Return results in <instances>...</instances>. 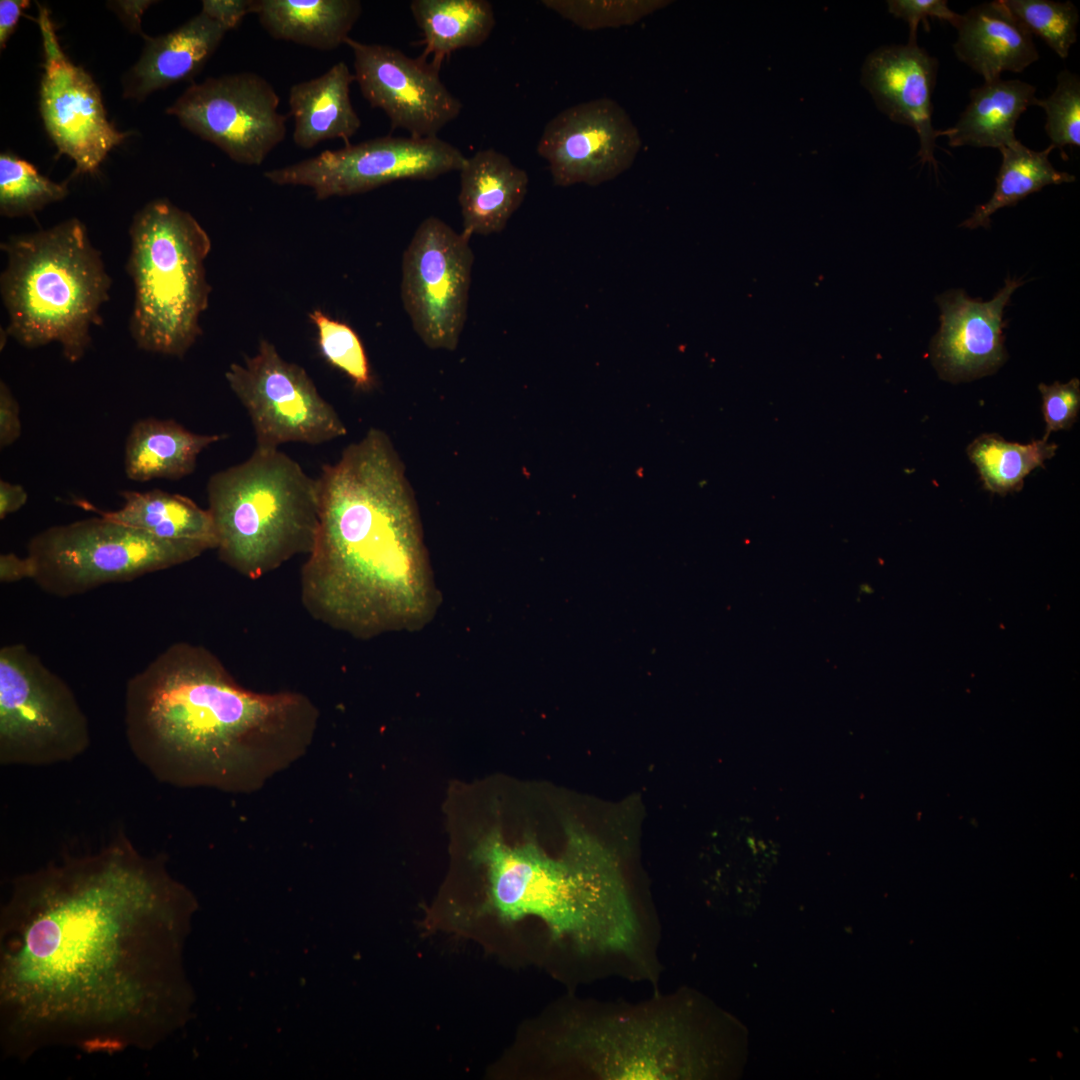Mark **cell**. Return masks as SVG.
<instances>
[{"label":"cell","mask_w":1080,"mask_h":1080,"mask_svg":"<svg viewBox=\"0 0 1080 1080\" xmlns=\"http://www.w3.org/2000/svg\"><path fill=\"white\" fill-rule=\"evenodd\" d=\"M37 23L44 58L39 93L44 127L59 153L74 161L75 174H93L130 133L108 120L97 84L66 56L49 10L40 4Z\"/></svg>","instance_id":"cell-14"},{"label":"cell","mask_w":1080,"mask_h":1080,"mask_svg":"<svg viewBox=\"0 0 1080 1080\" xmlns=\"http://www.w3.org/2000/svg\"><path fill=\"white\" fill-rule=\"evenodd\" d=\"M20 406L9 386L0 382V447L14 444L21 436Z\"/></svg>","instance_id":"cell-38"},{"label":"cell","mask_w":1080,"mask_h":1080,"mask_svg":"<svg viewBox=\"0 0 1080 1080\" xmlns=\"http://www.w3.org/2000/svg\"><path fill=\"white\" fill-rule=\"evenodd\" d=\"M225 378L250 417L257 447L318 445L347 433L305 369L283 359L267 340H261L256 354L243 363H232Z\"/></svg>","instance_id":"cell-10"},{"label":"cell","mask_w":1080,"mask_h":1080,"mask_svg":"<svg viewBox=\"0 0 1080 1080\" xmlns=\"http://www.w3.org/2000/svg\"><path fill=\"white\" fill-rule=\"evenodd\" d=\"M1023 282L1007 278L990 301L951 290L937 298L940 328L931 343V359L939 376L958 383L994 373L1006 360L1003 312Z\"/></svg>","instance_id":"cell-18"},{"label":"cell","mask_w":1080,"mask_h":1080,"mask_svg":"<svg viewBox=\"0 0 1080 1080\" xmlns=\"http://www.w3.org/2000/svg\"><path fill=\"white\" fill-rule=\"evenodd\" d=\"M953 27L956 57L984 82L1001 78L1006 71L1020 73L1039 59L1033 36L1001 0L973 6Z\"/></svg>","instance_id":"cell-21"},{"label":"cell","mask_w":1080,"mask_h":1080,"mask_svg":"<svg viewBox=\"0 0 1080 1080\" xmlns=\"http://www.w3.org/2000/svg\"><path fill=\"white\" fill-rule=\"evenodd\" d=\"M280 97L262 76L241 72L190 85L166 113L234 162L259 166L285 138Z\"/></svg>","instance_id":"cell-13"},{"label":"cell","mask_w":1080,"mask_h":1080,"mask_svg":"<svg viewBox=\"0 0 1080 1080\" xmlns=\"http://www.w3.org/2000/svg\"><path fill=\"white\" fill-rule=\"evenodd\" d=\"M354 56V77L372 108L382 110L392 129L414 138L437 137L456 119L462 103L444 85L439 67L412 58L385 44L363 43L348 37Z\"/></svg>","instance_id":"cell-17"},{"label":"cell","mask_w":1080,"mask_h":1080,"mask_svg":"<svg viewBox=\"0 0 1080 1080\" xmlns=\"http://www.w3.org/2000/svg\"><path fill=\"white\" fill-rule=\"evenodd\" d=\"M543 5L585 30L632 25L666 7L665 0H544Z\"/></svg>","instance_id":"cell-33"},{"label":"cell","mask_w":1080,"mask_h":1080,"mask_svg":"<svg viewBox=\"0 0 1080 1080\" xmlns=\"http://www.w3.org/2000/svg\"><path fill=\"white\" fill-rule=\"evenodd\" d=\"M187 898L164 857L124 834L15 877L0 920L3 1052L156 1047L171 1026V944Z\"/></svg>","instance_id":"cell-1"},{"label":"cell","mask_w":1080,"mask_h":1080,"mask_svg":"<svg viewBox=\"0 0 1080 1080\" xmlns=\"http://www.w3.org/2000/svg\"><path fill=\"white\" fill-rule=\"evenodd\" d=\"M129 235L131 337L143 351L183 358L202 333L199 320L211 292L209 235L189 212L163 198L134 215Z\"/></svg>","instance_id":"cell-7"},{"label":"cell","mask_w":1080,"mask_h":1080,"mask_svg":"<svg viewBox=\"0 0 1080 1080\" xmlns=\"http://www.w3.org/2000/svg\"><path fill=\"white\" fill-rule=\"evenodd\" d=\"M1036 88L1018 79L984 82L970 91V101L956 123L937 130L951 147L997 148L1015 143V127L1028 107L1037 105Z\"/></svg>","instance_id":"cell-25"},{"label":"cell","mask_w":1080,"mask_h":1080,"mask_svg":"<svg viewBox=\"0 0 1080 1080\" xmlns=\"http://www.w3.org/2000/svg\"><path fill=\"white\" fill-rule=\"evenodd\" d=\"M318 721L308 696L249 690L213 652L184 641L125 689L131 752L156 780L180 788L254 792L307 752Z\"/></svg>","instance_id":"cell-2"},{"label":"cell","mask_w":1080,"mask_h":1080,"mask_svg":"<svg viewBox=\"0 0 1080 1080\" xmlns=\"http://www.w3.org/2000/svg\"><path fill=\"white\" fill-rule=\"evenodd\" d=\"M32 575L33 567L27 555L19 557L13 552L0 555V581L2 583L32 579Z\"/></svg>","instance_id":"cell-40"},{"label":"cell","mask_w":1080,"mask_h":1080,"mask_svg":"<svg viewBox=\"0 0 1080 1080\" xmlns=\"http://www.w3.org/2000/svg\"><path fill=\"white\" fill-rule=\"evenodd\" d=\"M470 238L443 220L424 219L402 259L401 299L430 349L457 348L468 311L474 255Z\"/></svg>","instance_id":"cell-12"},{"label":"cell","mask_w":1080,"mask_h":1080,"mask_svg":"<svg viewBox=\"0 0 1080 1080\" xmlns=\"http://www.w3.org/2000/svg\"><path fill=\"white\" fill-rule=\"evenodd\" d=\"M111 6L122 21L133 31L141 32V17L151 1H116Z\"/></svg>","instance_id":"cell-43"},{"label":"cell","mask_w":1080,"mask_h":1080,"mask_svg":"<svg viewBox=\"0 0 1080 1080\" xmlns=\"http://www.w3.org/2000/svg\"><path fill=\"white\" fill-rule=\"evenodd\" d=\"M27 500L28 494L23 486L0 480V519L20 510Z\"/></svg>","instance_id":"cell-42"},{"label":"cell","mask_w":1080,"mask_h":1080,"mask_svg":"<svg viewBox=\"0 0 1080 1080\" xmlns=\"http://www.w3.org/2000/svg\"><path fill=\"white\" fill-rule=\"evenodd\" d=\"M887 5L890 14L908 24L909 44H917L920 22L929 30L928 18L947 21L954 26L960 16L948 7L946 0H890Z\"/></svg>","instance_id":"cell-37"},{"label":"cell","mask_w":1080,"mask_h":1080,"mask_svg":"<svg viewBox=\"0 0 1080 1080\" xmlns=\"http://www.w3.org/2000/svg\"><path fill=\"white\" fill-rule=\"evenodd\" d=\"M218 558L255 580L309 554L319 521L318 479L278 448L257 447L207 483Z\"/></svg>","instance_id":"cell-6"},{"label":"cell","mask_w":1080,"mask_h":1080,"mask_svg":"<svg viewBox=\"0 0 1080 1080\" xmlns=\"http://www.w3.org/2000/svg\"><path fill=\"white\" fill-rule=\"evenodd\" d=\"M938 60L918 44L881 46L870 53L861 70V84L878 109L898 124L915 130L922 165L937 171L934 157L937 130L932 124V96Z\"/></svg>","instance_id":"cell-19"},{"label":"cell","mask_w":1080,"mask_h":1080,"mask_svg":"<svg viewBox=\"0 0 1080 1080\" xmlns=\"http://www.w3.org/2000/svg\"><path fill=\"white\" fill-rule=\"evenodd\" d=\"M7 264L0 292L8 313L6 336L26 348L61 346L70 363L89 349L91 327L102 324L111 278L77 218L1 244Z\"/></svg>","instance_id":"cell-5"},{"label":"cell","mask_w":1080,"mask_h":1080,"mask_svg":"<svg viewBox=\"0 0 1080 1080\" xmlns=\"http://www.w3.org/2000/svg\"><path fill=\"white\" fill-rule=\"evenodd\" d=\"M641 144L625 109L599 98L554 116L543 129L537 153L547 161L554 184L597 185L630 168Z\"/></svg>","instance_id":"cell-16"},{"label":"cell","mask_w":1080,"mask_h":1080,"mask_svg":"<svg viewBox=\"0 0 1080 1080\" xmlns=\"http://www.w3.org/2000/svg\"><path fill=\"white\" fill-rule=\"evenodd\" d=\"M120 495L123 505L115 511L100 510L85 500H75V504L159 539L199 542L216 549L212 517L192 499L160 489L125 490Z\"/></svg>","instance_id":"cell-27"},{"label":"cell","mask_w":1080,"mask_h":1080,"mask_svg":"<svg viewBox=\"0 0 1080 1080\" xmlns=\"http://www.w3.org/2000/svg\"><path fill=\"white\" fill-rule=\"evenodd\" d=\"M309 319L317 329L318 344L324 358L345 373L355 387L368 389L373 382L372 375L365 349L356 332L320 310H313Z\"/></svg>","instance_id":"cell-34"},{"label":"cell","mask_w":1080,"mask_h":1080,"mask_svg":"<svg viewBox=\"0 0 1080 1080\" xmlns=\"http://www.w3.org/2000/svg\"><path fill=\"white\" fill-rule=\"evenodd\" d=\"M1039 391L1046 423L1043 439L1048 440L1051 432L1067 430L1075 423L1080 409V382L1073 378L1066 383H1041Z\"/></svg>","instance_id":"cell-36"},{"label":"cell","mask_w":1080,"mask_h":1080,"mask_svg":"<svg viewBox=\"0 0 1080 1080\" xmlns=\"http://www.w3.org/2000/svg\"><path fill=\"white\" fill-rule=\"evenodd\" d=\"M252 13L275 39L330 51L345 44L362 4L358 0H254Z\"/></svg>","instance_id":"cell-26"},{"label":"cell","mask_w":1080,"mask_h":1080,"mask_svg":"<svg viewBox=\"0 0 1080 1080\" xmlns=\"http://www.w3.org/2000/svg\"><path fill=\"white\" fill-rule=\"evenodd\" d=\"M1037 106L1046 114L1045 132L1053 148L1080 146V78L1062 70L1057 75L1055 90L1045 99H1038Z\"/></svg>","instance_id":"cell-35"},{"label":"cell","mask_w":1080,"mask_h":1080,"mask_svg":"<svg viewBox=\"0 0 1080 1080\" xmlns=\"http://www.w3.org/2000/svg\"><path fill=\"white\" fill-rule=\"evenodd\" d=\"M207 550L203 543L159 539L98 515L42 530L28 542L27 556L41 590L70 597L189 562Z\"/></svg>","instance_id":"cell-8"},{"label":"cell","mask_w":1080,"mask_h":1080,"mask_svg":"<svg viewBox=\"0 0 1080 1080\" xmlns=\"http://www.w3.org/2000/svg\"><path fill=\"white\" fill-rule=\"evenodd\" d=\"M681 1027L666 1009L583 1018L569 1046L604 1079H674L689 1074Z\"/></svg>","instance_id":"cell-15"},{"label":"cell","mask_w":1080,"mask_h":1080,"mask_svg":"<svg viewBox=\"0 0 1080 1080\" xmlns=\"http://www.w3.org/2000/svg\"><path fill=\"white\" fill-rule=\"evenodd\" d=\"M466 156L437 137L384 136L326 150L264 172L277 185L310 188L317 199L365 193L399 180H432L460 171Z\"/></svg>","instance_id":"cell-11"},{"label":"cell","mask_w":1080,"mask_h":1080,"mask_svg":"<svg viewBox=\"0 0 1080 1080\" xmlns=\"http://www.w3.org/2000/svg\"><path fill=\"white\" fill-rule=\"evenodd\" d=\"M459 173L462 233L471 238L501 232L526 196V171L488 148L467 157Z\"/></svg>","instance_id":"cell-22"},{"label":"cell","mask_w":1080,"mask_h":1080,"mask_svg":"<svg viewBox=\"0 0 1080 1080\" xmlns=\"http://www.w3.org/2000/svg\"><path fill=\"white\" fill-rule=\"evenodd\" d=\"M1053 149L1049 145L1044 150L1036 151L1020 141L1000 148L1002 162L991 198L978 205L960 227L988 228L991 215L999 209L1014 206L1045 186L1074 182V175L1055 169L1050 162L1049 155Z\"/></svg>","instance_id":"cell-29"},{"label":"cell","mask_w":1080,"mask_h":1080,"mask_svg":"<svg viewBox=\"0 0 1080 1080\" xmlns=\"http://www.w3.org/2000/svg\"><path fill=\"white\" fill-rule=\"evenodd\" d=\"M30 5L27 0L0 1V46L5 48L7 40L14 32L23 10Z\"/></svg>","instance_id":"cell-41"},{"label":"cell","mask_w":1080,"mask_h":1080,"mask_svg":"<svg viewBox=\"0 0 1080 1080\" xmlns=\"http://www.w3.org/2000/svg\"><path fill=\"white\" fill-rule=\"evenodd\" d=\"M254 0H205L202 12L222 25L227 31L235 29L244 17L252 13Z\"/></svg>","instance_id":"cell-39"},{"label":"cell","mask_w":1080,"mask_h":1080,"mask_svg":"<svg viewBox=\"0 0 1080 1080\" xmlns=\"http://www.w3.org/2000/svg\"><path fill=\"white\" fill-rule=\"evenodd\" d=\"M1005 8L1033 36L1040 37L1060 58L1077 41L1079 13L1071 1L1001 0Z\"/></svg>","instance_id":"cell-32"},{"label":"cell","mask_w":1080,"mask_h":1080,"mask_svg":"<svg viewBox=\"0 0 1080 1080\" xmlns=\"http://www.w3.org/2000/svg\"><path fill=\"white\" fill-rule=\"evenodd\" d=\"M226 32L201 11L167 34L146 37L139 60L123 78V97L141 101L156 90L190 79L214 54Z\"/></svg>","instance_id":"cell-20"},{"label":"cell","mask_w":1080,"mask_h":1080,"mask_svg":"<svg viewBox=\"0 0 1080 1080\" xmlns=\"http://www.w3.org/2000/svg\"><path fill=\"white\" fill-rule=\"evenodd\" d=\"M354 81L347 64L339 61L324 74L291 86L288 103L294 119L293 141L299 148L311 149L332 139L349 144L361 127L350 98Z\"/></svg>","instance_id":"cell-23"},{"label":"cell","mask_w":1080,"mask_h":1080,"mask_svg":"<svg viewBox=\"0 0 1080 1080\" xmlns=\"http://www.w3.org/2000/svg\"><path fill=\"white\" fill-rule=\"evenodd\" d=\"M317 479L318 527L300 573L307 612L361 639L425 625L439 594L415 497L389 436L370 428Z\"/></svg>","instance_id":"cell-3"},{"label":"cell","mask_w":1080,"mask_h":1080,"mask_svg":"<svg viewBox=\"0 0 1080 1080\" xmlns=\"http://www.w3.org/2000/svg\"><path fill=\"white\" fill-rule=\"evenodd\" d=\"M1056 450L1057 445L1045 439L1019 444L993 433L972 441L967 455L977 467L984 488L1003 496L1020 491L1025 477L1037 467L1044 468L1045 460L1052 458Z\"/></svg>","instance_id":"cell-30"},{"label":"cell","mask_w":1080,"mask_h":1080,"mask_svg":"<svg viewBox=\"0 0 1080 1080\" xmlns=\"http://www.w3.org/2000/svg\"><path fill=\"white\" fill-rule=\"evenodd\" d=\"M473 856L486 869L489 904L503 921L537 917L583 952L634 949L639 926L618 857L583 826H566L557 858L533 841L511 846L495 828Z\"/></svg>","instance_id":"cell-4"},{"label":"cell","mask_w":1080,"mask_h":1080,"mask_svg":"<svg viewBox=\"0 0 1080 1080\" xmlns=\"http://www.w3.org/2000/svg\"><path fill=\"white\" fill-rule=\"evenodd\" d=\"M224 437L194 433L173 419H139L126 437L125 475L136 482L183 479L196 469L200 453Z\"/></svg>","instance_id":"cell-24"},{"label":"cell","mask_w":1080,"mask_h":1080,"mask_svg":"<svg viewBox=\"0 0 1080 1080\" xmlns=\"http://www.w3.org/2000/svg\"><path fill=\"white\" fill-rule=\"evenodd\" d=\"M66 183L40 174L36 167L14 154L0 155V214L4 217L32 215L64 199Z\"/></svg>","instance_id":"cell-31"},{"label":"cell","mask_w":1080,"mask_h":1080,"mask_svg":"<svg viewBox=\"0 0 1080 1080\" xmlns=\"http://www.w3.org/2000/svg\"><path fill=\"white\" fill-rule=\"evenodd\" d=\"M410 10L422 32L425 55H432L439 68L452 52L482 45L496 25L487 0H413Z\"/></svg>","instance_id":"cell-28"},{"label":"cell","mask_w":1080,"mask_h":1080,"mask_svg":"<svg viewBox=\"0 0 1080 1080\" xmlns=\"http://www.w3.org/2000/svg\"><path fill=\"white\" fill-rule=\"evenodd\" d=\"M87 717L68 684L24 644L0 649V763L70 762L90 745Z\"/></svg>","instance_id":"cell-9"}]
</instances>
